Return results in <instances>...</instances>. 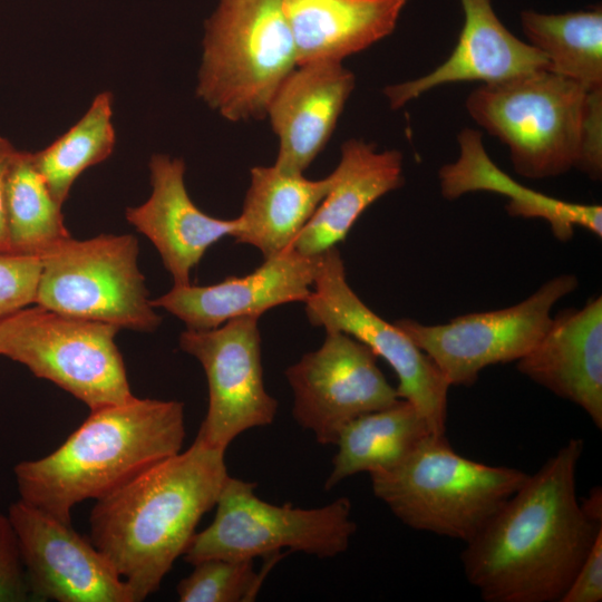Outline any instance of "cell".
Instances as JSON below:
<instances>
[{
	"label": "cell",
	"mask_w": 602,
	"mask_h": 602,
	"mask_svg": "<svg viewBox=\"0 0 602 602\" xmlns=\"http://www.w3.org/2000/svg\"><path fill=\"white\" fill-rule=\"evenodd\" d=\"M584 449L571 438L465 543L469 584L487 602H560L602 532L576 496Z\"/></svg>",
	"instance_id": "cell-1"
},
{
	"label": "cell",
	"mask_w": 602,
	"mask_h": 602,
	"mask_svg": "<svg viewBox=\"0 0 602 602\" xmlns=\"http://www.w3.org/2000/svg\"><path fill=\"white\" fill-rule=\"evenodd\" d=\"M225 450L196 439L96 499L90 541L130 588L135 601L159 589L229 476Z\"/></svg>",
	"instance_id": "cell-2"
},
{
	"label": "cell",
	"mask_w": 602,
	"mask_h": 602,
	"mask_svg": "<svg viewBox=\"0 0 602 602\" xmlns=\"http://www.w3.org/2000/svg\"><path fill=\"white\" fill-rule=\"evenodd\" d=\"M184 404L132 397L90 410L55 452L14 468L21 501L70 523L72 507L98 499L182 450Z\"/></svg>",
	"instance_id": "cell-3"
},
{
	"label": "cell",
	"mask_w": 602,
	"mask_h": 602,
	"mask_svg": "<svg viewBox=\"0 0 602 602\" xmlns=\"http://www.w3.org/2000/svg\"><path fill=\"white\" fill-rule=\"evenodd\" d=\"M469 116L509 152L514 171L541 179L577 168L602 175V88L541 69L483 84L465 101Z\"/></svg>",
	"instance_id": "cell-4"
},
{
	"label": "cell",
	"mask_w": 602,
	"mask_h": 602,
	"mask_svg": "<svg viewBox=\"0 0 602 602\" xmlns=\"http://www.w3.org/2000/svg\"><path fill=\"white\" fill-rule=\"evenodd\" d=\"M527 476L464 457L445 434H430L399 465L370 479L375 496L408 527L466 543Z\"/></svg>",
	"instance_id": "cell-5"
},
{
	"label": "cell",
	"mask_w": 602,
	"mask_h": 602,
	"mask_svg": "<svg viewBox=\"0 0 602 602\" xmlns=\"http://www.w3.org/2000/svg\"><path fill=\"white\" fill-rule=\"evenodd\" d=\"M297 66L282 0H219L205 22L196 94L230 122L261 119Z\"/></svg>",
	"instance_id": "cell-6"
},
{
	"label": "cell",
	"mask_w": 602,
	"mask_h": 602,
	"mask_svg": "<svg viewBox=\"0 0 602 602\" xmlns=\"http://www.w3.org/2000/svg\"><path fill=\"white\" fill-rule=\"evenodd\" d=\"M255 483L226 477L213 522L194 534L183 553L187 563L215 557L254 560L282 548L322 559L347 551L357 530L349 498L315 508L279 506L255 495Z\"/></svg>",
	"instance_id": "cell-7"
},
{
	"label": "cell",
	"mask_w": 602,
	"mask_h": 602,
	"mask_svg": "<svg viewBox=\"0 0 602 602\" xmlns=\"http://www.w3.org/2000/svg\"><path fill=\"white\" fill-rule=\"evenodd\" d=\"M118 331L109 323L26 307L0 318V356L94 410L134 397L115 343Z\"/></svg>",
	"instance_id": "cell-8"
},
{
	"label": "cell",
	"mask_w": 602,
	"mask_h": 602,
	"mask_svg": "<svg viewBox=\"0 0 602 602\" xmlns=\"http://www.w3.org/2000/svg\"><path fill=\"white\" fill-rule=\"evenodd\" d=\"M133 235L65 241L41 258L35 303L81 319L153 331L161 317L148 300Z\"/></svg>",
	"instance_id": "cell-9"
},
{
	"label": "cell",
	"mask_w": 602,
	"mask_h": 602,
	"mask_svg": "<svg viewBox=\"0 0 602 602\" xmlns=\"http://www.w3.org/2000/svg\"><path fill=\"white\" fill-rule=\"evenodd\" d=\"M577 285L574 274H560L505 309L460 315L444 324L412 319L394 323L431 359L450 387L472 386L486 367L527 355L546 332L554 304Z\"/></svg>",
	"instance_id": "cell-10"
},
{
	"label": "cell",
	"mask_w": 602,
	"mask_h": 602,
	"mask_svg": "<svg viewBox=\"0 0 602 602\" xmlns=\"http://www.w3.org/2000/svg\"><path fill=\"white\" fill-rule=\"evenodd\" d=\"M304 304L312 326L342 331L381 357L397 376L398 396L418 409L434 434H446L450 386L407 334L375 313L351 289L337 246L319 255Z\"/></svg>",
	"instance_id": "cell-11"
},
{
	"label": "cell",
	"mask_w": 602,
	"mask_h": 602,
	"mask_svg": "<svg viewBox=\"0 0 602 602\" xmlns=\"http://www.w3.org/2000/svg\"><path fill=\"white\" fill-rule=\"evenodd\" d=\"M259 318L241 317L207 330L186 329L181 349L202 365L208 407L196 439L226 450L245 430L273 423L278 401L263 382Z\"/></svg>",
	"instance_id": "cell-12"
},
{
	"label": "cell",
	"mask_w": 602,
	"mask_h": 602,
	"mask_svg": "<svg viewBox=\"0 0 602 602\" xmlns=\"http://www.w3.org/2000/svg\"><path fill=\"white\" fill-rule=\"evenodd\" d=\"M377 358L353 337L328 329L319 349L285 370L293 392V417L319 444L334 445L349 421L400 399Z\"/></svg>",
	"instance_id": "cell-13"
},
{
	"label": "cell",
	"mask_w": 602,
	"mask_h": 602,
	"mask_svg": "<svg viewBox=\"0 0 602 602\" xmlns=\"http://www.w3.org/2000/svg\"><path fill=\"white\" fill-rule=\"evenodd\" d=\"M8 516L16 531L32 600L136 602L106 556L71 523L19 499Z\"/></svg>",
	"instance_id": "cell-14"
},
{
	"label": "cell",
	"mask_w": 602,
	"mask_h": 602,
	"mask_svg": "<svg viewBox=\"0 0 602 602\" xmlns=\"http://www.w3.org/2000/svg\"><path fill=\"white\" fill-rule=\"evenodd\" d=\"M319 255L299 253L292 246L243 276L212 284L174 285L151 303L182 320L187 329L207 330L241 317L259 318L270 309L309 298Z\"/></svg>",
	"instance_id": "cell-15"
},
{
	"label": "cell",
	"mask_w": 602,
	"mask_h": 602,
	"mask_svg": "<svg viewBox=\"0 0 602 602\" xmlns=\"http://www.w3.org/2000/svg\"><path fill=\"white\" fill-rule=\"evenodd\" d=\"M355 84V75L334 60L298 65L284 78L265 115L279 137L275 167L303 174L330 139Z\"/></svg>",
	"instance_id": "cell-16"
},
{
	"label": "cell",
	"mask_w": 602,
	"mask_h": 602,
	"mask_svg": "<svg viewBox=\"0 0 602 602\" xmlns=\"http://www.w3.org/2000/svg\"><path fill=\"white\" fill-rule=\"evenodd\" d=\"M149 172L152 194L142 205L127 208L126 219L152 241L174 285H187L191 270L206 250L233 236L239 220L210 216L194 204L185 186L183 159L154 155Z\"/></svg>",
	"instance_id": "cell-17"
},
{
	"label": "cell",
	"mask_w": 602,
	"mask_h": 602,
	"mask_svg": "<svg viewBox=\"0 0 602 602\" xmlns=\"http://www.w3.org/2000/svg\"><path fill=\"white\" fill-rule=\"evenodd\" d=\"M463 27L449 57L419 78L385 88L391 108L402 107L433 88L460 81L498 82L541 69L545 57L514 36L497 17L492 0H458Z\"/></svg>",
	"instance_id": "cell-18"
},
{
	"label": "cell",
	"mask_w": 602,
	"mask_h": 602,
	"mask_svg": "<svg viewBox=\"0 0 602 602\" xmlns=\"http://www.w3.org/2000/svg\"><path fill=\"white\" fill-rule=\"evenodd\" d=\"M517 370L564 398L602 428V298L560 311Z\"/></svg>",
	"instance_id": "cell-19"
},
{
	"label": "cell",
	"mask_w": 602,
	"mask_h": 602,
	"mask_svg": "<svg viewBox=\"0 0 602 602\" xmlns=\"http://www.w3.org/2000/svg\"><path fill=\"white\" fill-rule=\"evenodd\" d=\"M330 188L294 240L301 254L317 256L344 240L359 216L378 198L404 184L402 154L378 152L373 144L349 139L341 147Z\"/></svg>",
	"instance_id": "cell-20"
},
{
	"label": "cell",
	"mask_w": 602,
	"mask_h": 602,
	"mask_svg": "<svg viewBox=\"0 0 602 602\" xmlns=\"http://www.w3.org/2000/svg\"><path fill=\"white\" fill-rule=\"evenodd\" d=\"M457 142L458 158L438 171L440 192L446 200L478 191L497 193L508 198L509 215L546 221L560 241L571 240L577 226L602 236L601 205L561 201L517 183L491 159L477 129L463 128Z\"/></svg>",
	"instance_id": "cell-21"
},
{
	"label": "cell",
	"mask_w": 602,
	"mask_h": 602,
	"mask_svg": "<svg viewBox=\"0 0 602 602\" xmlns=\"http://www.w3.org/2000/svg\"><path fill=\"white\" fill-rule=\"evenodd\" d=\"M408 0H282L297 64L334 60L394 32Z\"/></svg>",
	"instance_id": "cell-22"
},
{
	"label": "cell",
	"mask_w": 602,
	"mask_h": 602,
	"mask_svg": "<svg viewBox=\"0 0 602 602\" xmlns=\"http://www.w3.org/2000/svg\"><path fill=\"white\" fill-rule=\"evenodd\" d=\"M329 188V175L309 179L274 165L254 166L233 237L260 250L264 259L280 254L292 246Z\"/></svg>",
	"instance_id": "cell-23"
},
{
	"label": "cell",
	"mask_w": 602,
	"mask_h": 602,
	"mask_svg": "<svg viewBox=\"0 0 602 602\" xmlns=\"http://www.w3.org/2000/svg\"><path fill=\"white\" fill-rule=\"evenodd\" d=\"M430 434L424 416L401 398L352 419L339 433L324 488L331 489L359 473L371 475L395 468Z\"/></svg>",
	"instance_id": "cell-24"
},
{
	"label": "cell",
	"mask_w": 602,
	"mask_h": 602,
	"mask_svg": "<svg viewBox=\"0 0 602 602\" xmlns=\"http://www.w3.org/2000/svg\"><path fill=\"white\" fill-rule=\"evenodd\" d=\"M527 42L547 60L548 70L588 89L602 88V8L562 13L523 10Z\"/></svg>",
	"instance_id": "cell-25"
},
{
	"label": "cell",
	"mask_w": 602,
	"mask_h": 602,
	"mask_svg": "<svg viewBox=\"0 0 602 602\" xmlns=\"http://www.w3.org/2000/svg\"><path fill=\"white\" fill-rule=\"evenodd\" d=\"M6 207L10 253L41 259L71 237L33 153L17 151L7 178Z\"/></svg>",
	"instance_id": "cell-26"
},
{
	"label": "cell",
	"mask_w": 602,
	"mask_h": 602,
	"mask_svg": "<svg viewBox=\"0 0 602 602\" xmlns=\"http://www.w3.org/2000/svg\"><path fill=\"white\" fill-rule=\"evenodd\" d=\"M113 95L98 94L85 115L49 146L33 153L36 166L62 205L78 176L108 158L115 147Z\"/></svg>",
	"instance_id": "cell-27"
},
{
	"label": "cell",
	"mask_w": 602,
	"mask_h": 602,
	"mask_svg": "<svg viewBox=\"0 0 602 602\" xmlns=\"http://www.w3.org/2000/svg\"><path fill=\"white\" fill-rule=\"evenodd\" d=\"M266 557L263 569H254L253 559H206L194 565L190 575L177 584L181 602L254 601L266 573L282 554Z\"/></svg>",
	"instance_id": "cell-28"
},
{
	"label": "cell",
	"mask_w": 602,
	"mask_h": 602,
	"mask_svg": "<svg viewBox=\"0 0 602 602\" xmlns=\"http://www.w3.org/2000/svg\"><path fill=\"white\" fill-rule=\"evenodd\" d=\"M41 259L0 252V318L35 303Z\"/></svg>",
	"instance_id": "cell-29"
},
{
	"label": "cell",
	"mask_w": 602,
	"mask_h": 602,
	"mask_svg": "<svg viewBox=\"0 0 602 602\" xmlns=\"http://www.w3.org/2000/svg\"><path fill=\"white\" fill-rule=\"evenodd\" d=\"M32 600L16 531L0 514V602Z\"/></svg>",
	"instance_id": "cell-30"
},
{
	"label": "cell",
	"mask_w": 602,
	"mask_h": 602,
	"mask_svg": "<svg viewBox=\"0 0 602 602\" xmlns=\"http://www.w3.org/2000/svg\"><path fill=\"white\" fill-rule=\"evenodd\" d=\"M602 601V532L596 536L560 602Z\"/></svg>",
	"instance_id": "cell-31"
},
{
	"label": "cell",
	"mask_w": 602,
	"mask_h": 602,
	"mask_svg": "<svg viewBox=\"0 0 602 602\" xmlns=\"http://www.w3.org/2000/svg\"><path fill=\"white\" fill-rule=\"evenodd\" d=\"M17 148L4 137L0 136V252L9 251L6 190L7 178Z\"/></svg>",
	"instance_id": "cell-32"
}]
</instances>
